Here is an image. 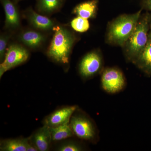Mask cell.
Listing matches in <instances>:
<instances>
[{"label":"cell","instance_id":"obj_1","mask_svg":"<svg viewBox=\"0 0 151 151\" xmlns=\"http://www.w3.org/2000/svg\"><path fill=\"white\" fill-rule=\"evenodd\" d=\"M54 34L47 51L50 59L58 64L68 65L76 40L73 32L65 27L55 26Z\"/></svg>","mask_w":151,"mask_h":151},{"label":"cell","instance_id":"obj_14","mask_svg":"<svg viewBox=\"0 0 151 151\" xmlns=\"http://www.w3.org/2000/svg\"><path fill=\"white\" fill-rule=\"evenodd\" d=\"M98 0H89L76 6L72 13L84 18H93L97 13Z\"/></svg>","mask_w":151,"mask_h":151},{"label":"cell","instance_id":"obj_21","mask_svg":"<svg viewBox=\"0 0 151 151\" xmlns=\"http://www.w3.org/2000/svg\"><path fill=\"white\" fill-rule=\"evenodd\" d=\"M141 5L142 9L151 11V0H142Z\"/></svg>","mask_w":151,"mask_h":151},{"label":"cell","instance_id":"obj_11","mask_svg":"<svg viewBox=\"0 0 151 151\" xmlns=\"http://www.w3.org/2000/svg\"><path fill=\"white\" fill-rule=\"evenodd\" d=\"M18 39L25 46L35 50L42 46L46 41V37L42 32L35 29H27L19 33Z\"/></svg>","mask_w":151,"mask_h":151},{"label":"cell","instance_id":"obj_4","mask_svg":"<svg viewBox=\"0 0 151 151\" xmlns=\"http://www.w3.org/2000/svg\"><path fill=\"white\" fill-rule=\"evenodd\" d=\"M70 124L76 137L86 142L96 143L99 139V134L96 124L93 120L78 108L70 119Z\"/></svg>","mask_w":151,"mask_h":151},{"label":"cell","instance_id":"obj_2","mask_svg":"<svg viewBox=\"0 0 151 151\" xmlns=\"http://www.w3.org/2000/svg\"><path fill=\"white\" fill-rule=\"evenodd\" d=\"M142 11V9L134 14L122 15L111 22L107 32L108 43L124 46L134 30Z\"/></svg>","mask_w":151,"mask_h":151},{"label":"cell","instance_id":"obj_9","mask_svg":"<svg viewBox=\"0 0 151 151\" xmlns=\"http://www.w3.org/2000/svg\"><path fill=\"white\" fill-rule=\"evenodd\" d=\"M24 15L33 29L42 32L53 31V29L56 25L53 20L44 15L40 14L31 7L25 11Z\"/></svg>","mask_w":151,"mask_h":151},{"label":"cell","instance_id":"obj_13","mask_svg":"<svg viewBox=\"0 0 151 151\" xmlns=\"http://www.w3.org/2000/svg\"><path fill=\"white\" fill-rule=\"evenodd\" d=\"M134 64L146 75L151 76V31L147 45Z\"/></svg>","mask_w":151,"mask_h":151},{"label":"cell","instance_id":"obj_18","mask_svg":"<svg viewBox=\"0 0 151 151\" xmlns=\"http://www.w3.org/2000/svg\"><path fill=\"white\" fill-rule=\"evenodd\" d=\"M70 26L76 31L81 33L87 31L90 27L88 19L80 17L73 19L70 22Z\"/></svg>","mask_w":151,"mask_h":151},{"label":"cell","instance_id":"obj_12","mask_svg":"<svg viewBox=\"0 0 151 151\" xmlns=\"http://www.w3.org/2000/svg\"><path fill=\"white\" fill-rule=\"evenodd\" d=\"M29 138L38 151H49L51 147L52 141L50 128L47 126L43 125L33 132Z\"/></svg>","mask_w":151,"mask_h":151},{"label":"cell","instance_id":"obj_5","mask_svg":"<svg viewBox=\"0 0 151 151\" xmlns=\"http://www.w3.org/2000/svg\"><path fill=\"white\" fill-rule=\"evenodd\" d=\"M29 52L24 46L13 43L7 49L4 59L0 64V78L8 70L23 64L29 59Z\"/></svg>","mask_w":151,"mask_h":151},{"label":"cell","instance_id":"obj_22","mask_svg":"<svg viewBox=\"0 0 151 151\" xmlns=\"http://www.w3.org/2000/svg\"><path fill=\"white\" fill-rule=\"evenodd\" d=\"M149 27L150 29L151 30V14H150V17H149Z\"/></svg>","mask_w":151,"mask_h":151},{"label":"cell","instance_id":"obj_10","mask_svg":"<svg viewBox=\"0 0 151 151\" xmlns=\"http://www.w3.org/2000/svg\"><path fill=\"white\" fill-rule=\"evenodd\" d=\"M5 14L4 28L10 31L18 29L21 25L20 16L18 8L12 0H0Z\"/></svg>","mask_w":151,"mask_h":151},{"label":"cell","instance_id":"obj_3","mask_svg":"<svg viewBox=\"0 0 151 151\" xmlns=\"http://www.w3.org/2000/svg\"><path fill=\"white\" fill-rule=\"evenodd\" d=\"M150 15L148 12L141 15L134 30L124 46L127 59L134 64L147 43Z\"/></svg>","mask_w":151,"mask_h":151},{"label":"cell","instance_id":"obj_19","mask_svg":"<svg viewBox=\"0 0 151 151\" xmlns=\"http://www.w3.org/2000/svg\"><path fill=\"white\" fill-rule=\"evenodd\" d=\"M83 146L74 141H67L60 144L56 150L59 151H81L84 150Z\"/></svg>","mask_w":151,"mask_h":151},{"label":"cell","instance_id":"obj_17","mask_svg":"<svg viewBox=\"0 0 151 151\" xmlns=\"http://www.w3.org/2000/svg\"><path fill=\"white\" fill-rule=\"evenodd\" d=\"M50 128L52 142L64 140L74 136L69 123Z\"/></svg>","mask_w":151,"mask_h":151},{"label":"cell","instance_id":"obj_23","mask_svg":"<svg viewBox=\"0 0 151 151\" xmlns=\"http://www.w3.org/2000/svg\"><path fill=\"white\" fill-rule=\"evenodd\" d=\"M15 3V4H17L20 1H22V0H12Z\"/></svg>","mask_w":151,"mask_h":151},{"label":"cell","instance_id":"obj_15","mask_svg":"<svg viewBox=\"0 0 151 151\" xmlns=\"http://www.w3.org/2000/svg\"><path fill=\"white\" fill-rule=\"evenodd\" d=\"M29 143V137L2 139L0 142V151H27Z\"/></svg>","mask_w":151,"mask_h":151},{"label":"cell","instance_id":"obj_7","mask_svg":"<svg viewBox=\"0 0 151 151\" xmlns=\"http://www.w3.org/2000/svg\"><path fill=\"white\" fill-rule=\"evenodd\" d=\"M103 59L100 52H90L82 58L78 65V71L83 79L93 78L103 71Z\"/></svg>","mask_w":151,"mask_h":151},{"label":"cell","instance_id":"obj_6","mask_svg":"<svg viewBox=\"0 0 151 151\" xmlns=\"http://www.w3.org/2000/svg\"><path fill=\"white\" fill-rule=\"evenodd\" d=\"M126 84L124 73L119 68H107L102 71L101 87L107 93L115 94L122 92L126 87Z\"/></svg>","mask_w":151,"mask_h":151},{"label":"cell","instance_id":"obj_8","mask_svg":"<svg viewBox=\"0 0 151 151\" xmlns=\"http://www.w3.org/2000/svg\"><path fill=\"white\" fill-rule=\"evenodd\" d=\"M78 108L77 105L59 108L45 117L43 121V125L52 128L69 123L73 113Z\"/></svg>","mask_w":151,"mask_h":151},{"label":"cell","instance_id":"obj_20","mask_svg":"<svg viewBox=\"0 0 151 151\" xmlns=\"http://www.w3.org/2000/svg\"><path fill=\"white\" fill-rule=\"evenodd\" d=\"M10 32L2 33L0 36V62L2 63L4 59L7 50V45L11 37Z\"/></svg>","mask_w":151,"mask_h":151},{"label":"cell","instance_id":"obj_16","mask_svg":"<svg viewBox=\"0 0 151 151\" xmlns=\"http://www.w3.org/2000/svg\"><path fill=\"white\" fill-rule=\"evenodd\" d=\"M65 0H37L36 8L37 12L44 15H50L59 12Z\"/></svg>","mask_w":151,"mask_h":151}]
</instances>
